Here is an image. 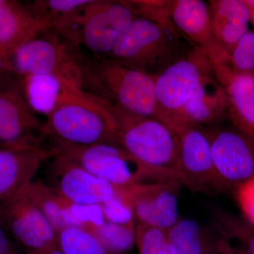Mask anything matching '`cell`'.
<instances>
[{
    "label": "cell",
    "mask_w": 254,
    "mask_h": 254,
    "mask_svg": "<svg viewBox=\"0 0 254 254\" xmlns=\"http://www.w3.org/2000/svg\"><path fill=\"white\" fill-rule=\"evenodd\" d=\"M136 225L128 226L105 221L91 232L108 254H125L136 245Z\"/></svg>",
    "instance_id": "cb8c5ba5"
},
{
    "label": "cell",
    "mask_w": 254,
    "mask_h": 254,
    "mask_svg": "<svg viewBox=\"0 0 254 254\" xmlns=\"http://www.w3.org/2000/svg\"><path fill=\"white\" fill-rule=\"evenodd\" d=\"M23 78L22 91L28 105L35 113L46 118L53 113L71 86L51 75H27Z\"/></svg>",
    "instance_id": "7402d4cb"
},
{
    "label": "cell",
    "mask_w": 254,
    "mask_h": 254,
    "mask_svg": "<svg viewBox=\"0 0 254 254\" xmlns=\"http://www.w3.org/2000/svg\"><path fill=\"white\" fill-rule=\"evenodd\" d=\"M250 13H251V22L253 23L254 26V10L250 9Z\"/></svg>",
    "instance_id": "74e56055"
},
{
    "label": "cell",
    "mask_w": 254,
    "mask_h": 254,
    "mask_svg": "<svg viewBox=\"0 0 254 254\" xmlns=\"http://www.w3.org/2000/svg\"><path fill=\"white\" fill-rule=\"evenodd\" d=\"M213 71L207 53L197 48L157 76L155 91L160 120L175 131L184 107L201 80Z\"/></svg>",
    "instance_id": "ba28073f"
},
{
    "label": "cell",
    "mask_w": 254,
    "mask_h": 254,
    "mask_svg": "<svg viewBox=\"0 0 254 254\" xmlns=\"http://www.w3.org/2000/svg\"><path fill=\"white\" fill-rule=\"evenodd\" d=\"M5 1H6V0H0V7L4 4Z\"/></svg>",
    "instance_id": "f35d334b"
},
{
    "label": "cell",
    "mask_w": 254,
    "mask_h": 254,
    "mask_svg": "<svg viewBox=\"0 0 254 254\" xmlns=\"http://www.w3.org/2000/svg\"><path fill=\"white\" fill-rule=\"evenodd\" d=\"M230 254H250L247 251H237L234 250L233 249L231 248V250H230Z\"/></svg>",
    "instance_id": "8d00e7d4"
},
{
    "label": "cell",
    "mask_w": 254,
    "mask_h": 254,
    "mask_svg": "<svg viewBox=\"0 0 254 254\" xmlns=\"http://www.w3.org/2000/svg\"><path fill=\"white\" fill-rule=\"evenodd\" d=\"M57 153L50 149L0 148V204L27 188L43 162Z\"/></svg>",
    "instance_id": "e0dca14e"
},
{
    "label": "cell",
    "mask_w": 254,
    "mask_h": 254,
    "mask_svg": "<svg viewBox=\"0 0 254 254\" xmlns=\"http://www.w3.org/2000/svg\"><path fill=\"white\" fill-rule=\"evenodd\" d=\"M197 48L173 23L139 16L120 34L108 58L155 78Z\"/></svg>",
    "instance_id": "7a4b0ae2"
},
{
    "label": "cell",
    "mask_w": 254,
    "mask_h": 254,
    "mask_svg": "<svg viewBox=\"0 0 254 254\" xmlns=\"http://www.w3.org/2000/svg\"><path fill=\"white\" fill-rule=\"evenodd\" d=\"M177 133L180 138L179 183L197 191H222L214 167L208 128L188 127Z\"/></svg>",
    "instance_id": "7c38bea8"
},
{
    "label": "cell",
    "mask_w": 254,
    "mask_h": 254,
    "mask_svg": "<svg viewBox=\"0 0 254 254\" xmlns=\"http://www.w3.org/2000/svg\"><path fill=\"white\" fill-rule=\"evenodd\" d=\"M208 2L214 38L230 58L237 43L248 31L250 9L243 0H211Z\"/></svg>",
    "instance_id": "ffe728a7"
},
{
    "label": "cell",
    "mask_w": 254,
    "mask_h": 254,
    "mask_svg": "<svg viewBox=\"0 0 254 254\" xmlns=\"http://www.w3.org/2000/svg\"><path fill=\"white\" fill-rule=\"evenodd\" d=\"M27 188L0 204V225L25 253L33 254L58 246V232Z\"/></svg>",
    "instance_id": "9c48e42d"
},
{
    "label": "cell",
    "mask_w": 254,
    "mask_h": 254,
    "mask_svg": "<svg viewBox=\"0 0 254 254\" xmlns=\"http://www.w3.org/2000/svg\"><path fill=\"white\" fill-rule=\"evenodd\" d=\"M227 97L215 72L205 76L182 110L175 131L185 127L213 128L227 118Z\"/></svg>",
    "instance_id": "2e32d148"
},
{
    "label": "cell",
    "mask_w": 254,
    "mask_h": 254,
    "mask_svg": "<svg viewBox=\"0 0 254 254\" xmlns=\"http://www.w3.org/2000/svg\"><path fill=\"white\" fill-rule=\"evenodd\" d=\"M58 151L115 187L177 182L168 175L141 163L119 143H105L81 148H64Z\"/></svg>",
    "instance_id": "52a82bcc"
},
{
    "label": "cell",
    "mask_w": 254,
    "mask_h": 254,
    "mask_svg": "<svg viewBox=\"0 0 254 254\" xmlns=\"http://www.w3.org/2000/svg\"><path fill=\"white\" fill-rule=\"evenodd\" d=\"M50 29V25L31 9L18 1L6 0L0 7V58L6 68L18 48Z\"/></svg>",
    "instance_id": "d6986e66"
},
{
    "label": "cell",
    "mask_w": 254,
    "mask_h": 254,
    "mask_svg": "<svg viewBox=\"0 0 254 254\" xmlns=\"http://www.w3.org/2000/svg\"><path fill=\"white\" fill-rule=\"evenodd\" d=\"M136 245L139 254H174L168 232L158 227L137 223Z\"/></svg>",
    "instance_id": "f546056e"
},
{
    "label": "cell",
    "mask_w": 254,
    "mask_h": 254,
    "mask_svg": "<svg viewBox=\"0 0 254 254\" xmlns=\"http://www.w3.org/2000/svg\"><path fill=\"white\" fill-rule=\"evenodd\" d=\"M33 254H64L63 252L60 250L59 247L57 246V247H53V248H50L49 250H47L45 251H43V252H38V253Z\"/></svg>",
    "instance_id": "836d02e7"
},
{
    "label": "cell",
    "mask_w": 254,
    "mask_h": 254,
    "mask_svg": "<svg viewBox=\"0 0 254 254\" xmlns=\"http://www.w3.org/2000/svg\"><path fill=\"white\" fill-rule=\"evenodd\" d=\"M139 16L128 1L91 0L53 28L74 46L97 56L109 57L120 34Z\"/></svg>",
    "instance_id": "3957f363"
},
{
    "label": "cell",
    "mask_w": 254,
    "mask_h": 254,
    "mask_svg": "<svg viewBox=\"0 0 254 254\" xmlns=\"http://www.w3.org/2000/svg\"><path fill=\"white\" fill-rule=\"evenodd\" d=\"M32 200L49 220L57 232L66 226V200L60 196L48 184L34 180L27 188Z\"/></svg>",
    "instance_id": "603a6c76"
},
{
    "label": "cell",
    "mask_w": 254,
    "mask_h": 254,
    "mask_svg": "<svg viewBox=\"0 0 254 254\" xmlns=\"http://www.w3.org/2000/svg\"><path fill=\"white\" fill-rule=\"evenodd\" d=\"M88 62L77 46L50 29L18 48L8 60L6 68L21 76L51 75L86 91Z\"/></svg>",
    "instance_id": "277c9868"
},
{
    "label": "cell",
    "mask_w": 254,
    "mask_h": 254,
    "mask_svg": "<svg viewBox=\"0 0 254 254\" xmlns=\"http://www.w3.org/2000/svg\"><path fill=\"white\" fill-rule=\"evenodd\" d=\"M58 245L64 254H108L95 235L78 227L58 231Z\"/></svg>",
    "instance_id": "484cf974"
},
{
    "label": "cell",
    "mask_w": 254,
    "mask_h": 254,
    "mask_svg": "<svg viewBox=\"0 0 254 254\" xmlns=\"http://www.w3.org/2000/svg\"><path fill=\"white\" fill-rule=\"evenodd\" d=\"M213 67L226 91L227 119L254 143V76L234 73L226 64Z\"/></svg>",
    "instance_id": "ac0fdd59"
},
{
    "label": "cell",
    "mask_w": 254,
    "mask_h": 254,
    "mask_svg": "<svg viewBox=\"0 0 254 254\" xmlns=\"http://www.w3.org/2000/svg\"><path fill=\"white\" fill-rule=\"evenodd\" d=\"M226 64L237 74L254 76V32L247 31L242 37Z\"/></svg>",
    "instance_id": "4dcf8cb0"
},
{
    "label": "cell",
    "mask_w": 254,
    "mask_h": 254,
    "mask_svg": "<svg viewBox=\"0 0 254 254\" xmlns=\"http://www.w3.org/2000/svg\"><path fill=\"white\" fill-rule=\"evenodd\" d=\"M174 254H228L230 246L190 219L180 218L168 230Z\"/></svg>",
    "instance_id": "44dd1931"
},
{
    "label": "cell",
    "mask_w": 254,
    "mask_h": 254,
    "mask_svg": "<svg viewBox=\"0 0 254 254\" xmlns=\"http://www.w3.org/2000/svg\"><path fill=\"white\" fill-rule=\"evenodd\" d=\"M234 192L244 219L254 227V178L241 185Z\"/></svg>",
    "instance_id": "1f68e13d"
},
{
    "label": "cell",
    "mask_w": 254,
    "mask_h": 254,
    "mask_svg": "<svg viewBox=\"0 0 254 254\" xmlns=\"http://www.w3.org/2000/svg\"><path fill=\"white\" fill-rule=\"evenodd\" d=\"M136 187V185L119 187L113 198L101 205L106 221L128 226L136 225L133 206Z\"/></svg>",
    "instance_id": "d4e9b609"
},
{
    "label": "cell",
    "mask_w": 254,
    "mask_h": 254,
    "mask_svg": "<svg viewBox=\"0 0 254 254\" xmlns=\"http://www.w3.org/2000/svg\"><path fill=\"white\" fill-rule=\"evenodd\" d=\"M0 225V254H26Z\"/></svg>",
    "instance_id": "d6a6232c"
},
{
    "label": "cell",
    "mask_w": 254,
    "mask_h": 254,
    "mask_svg": "<svg viewBox=\"0 0 254 254\" xmlns=\"http://www.w3.org/2000/svg\"><path fill=\"white\" fill-rule=\"evenodd\" d=\"M46 138L44 123L28 105L23 91L0 86V148L50 149L43 144Z\"/></svg>",
    "instance_id": "8fae6325"
},
{
    "label": "cell",
    "mask_w": 254,
    "mask_h": 254,
    "mask_svg": "<svg viewBox=\"0 0 254 254\" xmlns=\"http://www.w3.org/2000/svg\"><path fill=\"white\" fill-rule=\"evenodd\" d=\"M48 185L65 200L79 204H103L119 188L59 152L53 157Z\"/></svg>",
    "instance_id": "4fadbf2b"
},
{
    "label": "cell",
    "mask_w": 254,
    "mask_h": 254,
    "mask_svg": "<svg viewBox=\"0 0 254 254\" xmlns=\"http://www.w3.org/2000/svg\"><path fill=\"white\" fill-rule=\"evenodd\" d=\"M54 149L119 143V127L110 105L98 97L69 86L44 123ZM120 144V143H119Z\"/></svg>",
    "instance_id": "6da1fadb"
},
{
    "label": "cell",
    "mask_w": 254,
    "mask_h": 254,
    "mask_svg": "<svg viewBox=\"0 0 254 254\" xmlns=\"http://www.w3.org/2000/svg\"><path fill=\"white\" fill-rule=\"evenodd\" d=\"M172 23L195 46L204 50L213 66L228 63L229 56L214 38L209 2L203 0L167 1Z\"/></svg>",
    "instance_id": "5bb4252c"
},
{
    "label": "cell",
    "mask_w": 254,
    "mask_h": 254,
    "mask_svg": "<svg viewBox=\"0 0 254 254\" xmlns=\"http://www.w3.org/2000/svg\"><path fill=\"white\" fill-rule=\"evenodd\" d=\"M105 221L101 205L79 204L66 200L65 222L67 227H78L91 232Z\"/></svg>",
    "instance_id": "f1b7e54d"
},
{
    "label": "cell",
    "mask_w": 254,
    "mask_h": 254,
    "mask_svg": "<svg viewBox=\"0 0 254 254\" xmlns=\"http://www.w3.org/2000/svg\"><path fill=\"white\" fill-rule=\"evenodd\" d=\"M208 129L220 189L235 191L254 178V143L232 125Z\"/></svg>",
    "instance_id": "30bf717a"
},
{
    "label": "cell",
    "mask_w": 254,
    "mask_h": 254,
    "mask_svg": "<svg viewBox=\"0 0 254 254\" xmlns=\"http://www.w3.org/2000/svg\"><path fill=\"white\" fill-rule=\"evenodd\" d=\"M91 0H40L29 8L38 18L46 21L53 28L56 23L88 4Z\"/></svg>",
    "instance_id": "4316f807"
},
{
    "label": "cell",
    "mask_w": 254,
    "mask_h": 254,
    "mask_svg": "<svg viewBox=\"0 0 254 254\" xmlns=\"http://www.w3.org/2000/svg\"><path fill=\"white\" fill-rule=\"evenodd\" d=\"M86 88L95 91L93 95L127 113L160 120L155 77L141 71L108 58L89 62Z\"/></svg>",
    "instance_id": "5b68a950"
},
{
    "label": "cell",
    "mask_w": 254,
    "mask_h": 254,
    "mask_svg": "<svg viewBox=\"0 0 254 254\" xmlns=\"http://www.w3.org/2000/svg\"><path fill=\"white\" fill-rule=\"evenodd\" d=\"M4 71H7V70H6L4 63H3L2 60L0 58V83H1V76H2V74L4 73Z\"/></svg>",
    "instance_id": "e575fe53"
},
{
    "label": "cell",
    "mask_w": 254,
    "mask_h": 254,
    "mask_svg": "<svg viewBox=\"0 0 254 254\" xmlns=\"http://www.w3.org/2000/svg\"><path fill=\"white\" fill-rule=\"evenodd\" d=\"M109 105L118 125L119 143L141 163L179 183L178 133L158 119L136 116Z\"/></svg>",
    "instance_id": "8992f818"
},
{
    "label": "cell",
    "mask_w": 254,
    "mask_h": 254,
    "mask_svg": "<svg viewBox=\"0 0 254 254\" xmlns=\"http://www.w3.org/2000/svg\"><path fill=\"white\" fill-rule=\"evenodd\" d=\"M181 185L175 182L138 184L134 213L138 223L168 231L180 220L178 193Z\"/></svg>",
    "instance_id": "9a60e30c"
},
{
    "label": "cell",
    "mask_w": 254,
    "mask_h": 254,
    "mask_svg": "<svg viewBox=\"0 0 254 254\" xmlns=\"http://www.w3.org/2000/svg\"><path fill=\"white\" fill-rule=\"evenodd\" d=\"M243 1L248 6L249 9L254 10V0H243Z\"/></svg>",
    "instance_id": "d590c367"
},
{
    "label": "cell",
    "mask_w": 254,
    "mask_h": 254,
    "mask_svg": "<svg viewBox=\"0 0 254 254\" xmlns=\"http://www.w3.org/2000/svg\"><path fill=\"white\" fill-rule=\"evenodd\" d=\"M216 230L225 239H234L242 242L250 254H254V227L245 219L239 218L232 214H219Z\"/></svg>",
    "instance_id": "83f0119b"
}]
</instances>
